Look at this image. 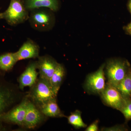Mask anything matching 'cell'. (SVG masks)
<instances>
[{
	"label": "cell",
	"instance_id": "5",
	"mask_svg": "<svg viewBox=\"0 0 131 131\" xmlns=\"http://www.w3.org/2000/svg\"><path fill=\"white\" fill-rule=\"evenodd\" d=\"M131 68L126 59L114 58L110 59L106 64L107 83L116 87L126 76Z\"/></svg>",
	"mask_w": 131,
	"mask_h": 131
},
{
	"label": "cell",
	"instance_id": "24",
	"mask_svg": "<svg viewBox=\"0 0 131 131\" xmlns=\"http://www.w3.org/2000/svg\"></svg>",
	"mask_w": 131,
	"mask_h": 131
},
{
	"label": "cell",
	"instance_id": "14",
	"mask_svg": "<svg viewBox=\"0 0 131 131\" xmlns=\"http://www.w3.org/2000/svg\"><path fill=\"white\" fill-rule=\"evenodd\" d=\"M39 109L43 114L46 117L53 118L66 117L57 103L56 98L49 101Z\"/></svg>",
	"mask_w": 131,
	"mask_h": 131
},
{
	"label": "cell",
	"instance_id": "8",
	"mask_svg": "<svg viewBox=\"0 0 131 131\" xmlns=\"http://www.w3.org/2000/svg\"><path fill=\"white\" fill-rule=\"evenodd\" d=\"M100 95L105 105L119 111L126 101L116 87L107 83Z\"/></svg>",
	"mask_w": 131,
	"mask_h": 131
},
{
	"label": "cell",
	"instance_id": "17",
	"mask_svg": "<svg viewBox=\"0 0 131 131\" xmlns=\"http://www.w3.org/2000/svg\"><path fill=\"white\" fill-rule=\"evenodd\" d=\"M65 75V69L63 66L61 64H59L56 70L50 81L51 86L58 92L63 81Z\"/></svg>",
	"mask_w": 131,
	"mask_h": 131
},
{
	"label": "cell",
	"instance_id": "11",
	"mask_svg": "<svg viewBox=\"0 0 131 131\" xmlns=\"http://www.w3.org/2000/svg\"><path fill=\"white\" fill-rule=\"evenodd\" d=\"M39 50V46L34 41L28 38L15 53L18 61H19L38 57Z\"/></svg>",
	"mask_w": 131,
	"mask_h": 131
},
{
	"label": "cell",
	"instance_id": "15",
	"mask_svg": "<svg viewBox=\"0 0 131 131\" xmlns=\"http://www.w3.org/2000/svg\"><path fill=\"white\" fill-rule=\"evenodd\" d=\"M116 88L125 100H131V68Z\"/></svg>",
	"mask_w": 131,
	"mask_h": 131
},
{
	"label": "cell",
	"instance_id": "7",
	"mask_svg": "<svg viewBox=\"0 0 131 131\" xmlns=\"http://www.w3.org/2000/svg\"><path fill=\"white\" fill-rule=\"evenodd\" d=\"M28 100V98L26 97L18 105L5 113L1 117L2 122L24 126Z\"/></svg>",
	"mask_w": 131,
	"mask_h": 131
},
{
	"label": "cell",
	"instance_id": "19",
	"mask_svg": "<svg viewBox=\"0 0 131 131\" xmlns=\"http://www.w3.org/2000/svg\"><path fill=\"white\" fill-rule=\"evenodd\" d=\"M120 112L122 113L125 119L126 123L131 120V100H126Z\"/></svg>",
	"mask_w": 131,
	"mask_h": 131
},
{
	"label": "cell",
	"instance_id": "13",
	"mask_svg": "<svg viewBox=\"0 0 131 131\" xmlns=\"http://www.w3.org/2000/svg\"><path fill=\"white\" fill-rule=\"evenodd\" d=\"M23 2L29 12L40 8H46L54 12L58 10L59 0H24Z\"/></svg>",
	"mask_w": 131,
	"mask_h": 131
},
{
	"label": "cell",
	"instance_id": "2",
	"mask_svg": "<svg viewBox=\"0 0 131 131\" xmlns=\"http://www.w3.org/2000/svg\"><path fill=\"white\" fill-rule=\"evenodd\" d=\"M54 12L46 8H40L30 11L28 20L32 28L41 32L52 30L56 22Z\"/></svg>",
	"mask_w": 131,
	"mask_h": 131
},
{
	"label": "cell",
	"instance_id": "9",
	"mask_svg": "<svg viewBox=\"0 0 131 131\" xmlns=\"http://www.w3.org/2000/svg\"><path fill=\"white\" fill-rule=\"evenodd\" d=\"M37 62L39 78L50 82L59 64L53 58L49 56L39 57Z\"/></svg>",
	"mask_w": 131,
	"mask_h": 131
},
{
	"label": "cell",
	"instance_id": "18",
	"mask_svg": "<svg viewBox=\"0 0 131 131\" xmlns=\"http://www.w3.org/2000/svg\"><path fill=\"white\" fill-rule=\"evenodd\" d=\"M81 114V112L80 110H76L75 112L71 113L70 115L67 117L68 123L75 129L85 128L87 127V125L82 119Z\"/></svg>",
	"mask_w": 131,
	"mask_h": 131
},
{
	"label": "cell",
	"instance_id": "1",
	"mask_svg": "<svg viewBox=\"0 0 131 131\" xmlns=\"http://www.w3.org/2000/svg\"><path fill=\"white\" fill-rule=\"evenodd\" d=\"M31 88L28 96L39 108L49 101L56 99L58 93L49 81L40 78Z\"/></svg>",
	"mask_w": 131,
	"mask_h": 131
},
{
	"label": "cell",
	"instance_id": "12",
	"mask_svg": "<svg viewBox=\"0 0 131 131\" xmlns=\"http://www.w3.org/2000/svg\"><path fill=\"white\" fill-rule=\"evenodd\" d=\"M37 69L36 61L31 62L29 64L19 78V88L20 89H24L26 87L31 88L36 83L39 74Z\"/></svg>",
	"mask_w": 131,
	"mask_h": 131
},
{
	"label": "cell",
	"instance_id": "4",
	"mask_svg": "<svg viewBox=\"0 0 131 131\" xmlns=\"http://www.w3.org/2000/svg\"><path fill=\"white\" fill-rule=\"evenodd\" d=\"M29 11L22 0H11L6 10L0 13V19L5 20L8 25L16 26L28 20Z\"/></svg>",
	"mask_w": 131,
	"mask_h": 131
},
{
	"label": "cell",
	"instance_id": "10",
	"mask_svg": "<svg viewBox=\"0 0 131 131\" xmlns=\"http://www.w3.org/2000/svg\"><path fill=\"white\" fill-rule=\"evenodd\" d=\"M44 116L40 109L28 100L24 126L28 129L35 128L43 121Z\"/></svg>",
	"mask_w": 131,
	"mask_h": 131
},
{
	"label": "cell",
	"instance_id": "3",
	"mask_svg": "<svg viewBox=\"0 0 131 131\" xmlns=\"http://www.w3.org/2000/svg\"><path fill=\"white\" fill-rule=\"evenodd\" d=\"M18 98V94L15 86L0 75V131L6 130L1 117L12 108Z\"/></svg>",
	"mask_w": 131,
	"mask_h": 131
},
{
	"label": "cell",
	"instance_id": "6",
	"mask_svg": "<svg viewBox=\"0 0 131 131\" xmlns=\"http://www.w3.org/2000/svg\"><path fill=\"white\" fill-rule=\"evenodd\" d=\"M103 64L95 71L88 76L85 82V88L88 92L91 94L100 95L105 88V77Z\"/></svg>",
	"mask_w": 131,
	"mask_h": 131
},
{
	"label": "cell",
	"instance_id": "16",
	"mask_svg": "<svg viewBox=\"0 0 131 131\" xmlns=\"http://www.w3.org/2000/svg\"><path fill=\"white\" fill-rule=\"evenodd\" d=\"M18 61L15 52H7L0 55V70L9 71Z\"/></svg>",
	"mask_w": 131,
	"mask_h": 131
},
{
	"label": "cell",
	"instance_id": "21",
	"mask_svg": "<svg viewBox=\"0 0 131 131\" xmlns=\"http://www.w3.org/2000/svg\"><path fill=\"white\" fill-rule=\"evenodd\" d=\"M99 121H95L92 123L89 126L87 127L85 131H97L98 130V124Z\"/></svg>",
	"mask_w": 131,
	"mask_h": 131
},
{
	"label": "cell",
	"instance_id": "23",
	"mask_svg": "<svg viewBox=\"0 0 131 131\" xmlns=\"http://www.w3.org/2000/svg\"><path fill=\"white\" fill-rule=\"evenodd\" d=\"M128 8H129V11L131 15V0H129V3H128Z\"/></svg>",
	"mask_w": 131,
	"mask_h": 131
},
{
	"label": "cell",
	"instance_id": "22",
	"mask_svg": "<svg viewBox=\"0 0 131 131\" xmlns=\"http://www.w3.org/2000/svg\"><path fill=\"white\" fill-rule=\"evenodd\" d=\"M124 30L128 35L131 36V22L124 27Z\"/></svg>",
	"mask_w": 131,
	"mask_h": 131
},
{
	"label": "cell",
	"instance_id": "20",
	"mask_svg": "<svg viewBox=\"0 0 131 131\" xmlns=\"http://www.w3.org/2000/svg\"><path fill=\"white\" fill-rule=\"evenodd\" d=\"M129 128L126 126V124L118 125L111 128H104L102 130L104 131H128Z\"/></svg>",
	"mask_w": 131,
	"mask_h": 131
}]
</instances>
